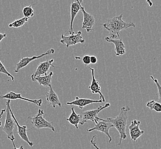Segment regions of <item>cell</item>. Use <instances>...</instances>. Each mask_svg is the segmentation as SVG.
Masks as SVG:
<instances>
[{
  "label": "cell",
  "mask_w": 161,
  "mask_h": 149,
  "mask_svg": "<svg viewBox=\"0 0 161 149\" xmlns=\"http://www.w3.org/2000/svg\"><path fill=\"white\" fill-rule=\"evenodd\" d=\"M104 29L110 33V38L113 39H120V33L123 30L130 28H134L136 25L134 23L126 22L123 20V14L107 19L106 22L102 24Z\"/></svg>",
  "instance_id": "1"
},
{
  "label": "cell",
  "mask_w": 161,
  "mask_h": 149,
  "mask_svg": "<svg viewBox=\"0 0 161 149\" xmlns=\"http://www.w3.org/2000/svg\"><path fill=\"white\" fill-rule=\"evenodd\" d=\"M130 111V108L128 106H123L120 108L119 115L116 117L114 118H107L106 119L107 121L113 124L114 127H115L119 133L118 145H120L123 141L126 140L127 138L126 130L128 119V113Z\"/></svg>",
  "instance_id": "2"
},
{
  "label": "cell",
  "mask_w": 161,
  "mask_h": 149,
  "mask_svg": "<svg viewBox=\"0 0 161 149\" xmlns=\"http://www.w3.org/2000/svg\"><path fill=\"white\" fill-rule=\"evenodd\" d=\"M10 101H11L10 100H7V103H6L7 113H6L5 124L3 128V131L7 134V138L10 140L11 142H14V140L16 139L15 136L14 135V130L16 124L10 113Z\"/></svg>",
  "instance_id": "3"
},
{
  "label": "cell",
  "mask_w": 161,
  "mask_h": 149,
  "mask_svg": "<svg viewBox=\"0 0 161 149\" xmlns=\"http://www.w3.org/2000/svg\"><path fill=\"white\" fill-rule=\"evenodd\" d=\"M44 114V111L40 109L38 111V113L35 117L31 118L29 117L31 123L34 127L37 129H49L53 131L56 132L55 127L53 126V124L51 122H49L44 118L43 115Z\"/></svg>",
  "instance_id": "4"
},
{
  "label": "cell",
  "mask_w": 161,
  "mask_h": 149,
  "mask_svg": "<svg viewBox=\"0 0 161 149\" xmlns=\"http://www.w3.org/2000/svg\"><path fill=\"white\" fill-rule=\"evenodd\" d=\"M96 120H97V123H95V126L93 127L92 129H89L87 130L88 132H92L93 131H98L101 133L105 134L106 135L108 136L109 138L108 143H111L112 142V137L110 135L109 131L110 129L114 127L113 124L107 121L106 119H102L99 117L96 118Z\"/></svg>",
  "instance_id": "5"
},
{
  "label": "cell",
  "mask_w": 161,
  "mask_h": 149,
  "mask_svg": "<svg viewBox=\"0 0 161 149\" xmlns=\"http://www.w3.org/2000/svg\"><path fill=\"white\" fill-rule=\"evenodd\" d=\"M110 106H111L110 103H107L105 104L104 106H98L96 109L86 111H83V112L81 113L80 122L79 124L81 125H84L85 123H86L88 121H90V120L97 123V120H96V118L97 117V115L102 111L105 108L110 107Z\"/></svg>",
  "instance_id": "6"
},
{
  "label": "cell",
  "mask_w": 161,
  "mask_h": 149,
  "mask_svg": "<svg viewBox=\"0 0 161 149\" xmlns=\"http://www.w3.org/2000/svg\"><path fill=\"white\" fill-rule=\"evenodd\" d=\"M82 32L79 31L76 33H72L68 36H65L64 35H61L60 42L62 44H64L67 48L70 46H74L77 44H83L85 42V40L81 36Z\"/></svg>",
  "instance_id": "7"
},
{
  "label": "cell",
  "mask_w": 161,
  "mask_h": 149,
  "mask_svg": "<svg viewBox=\"0 0 161 149\" xmlns=\"http://www.w3.org/2000/svg\"><path fill=\"white\" fill-rule=\"evenodd\" d=\"M55 53V49H54L51 48L50 49L48 50L47 52L45 53H43L42 54L40 55L39 56H33L31 58H28V57H25V58H21V60H19V63H17L16 66V68L14 69V72L16 73H18L20 69H23L26 67L27 65L29 64L30 63L36 60H37L39 58H41L46 56L50 55H52Z\"/></svg>",
  "instance_id": "8"
},
{
  "label": "cell",
  "mask_w": 161,
  "mask_h": 149,
  "mask_svg": "<svg viewBox=\"0 0 161 149\" xmlns=\"http://www.w3.org/2000/svg\"><path fill=\"white\" fill-rule=\"evenodd\" d=\"M0 99H5L10 101H14V100H23V101L30 102L32 103L35 104L38 107H40L42 104V99H30L26 97H22L21 94H17L14 91H10L9 92L7 93L6 95L3 96H0Z\"/></svg>",
  "instance_id": "9"
},
{
  "label": "cell",
  "mask_w": 161,
  "mask_h": 149,
  "mask_svg": "<svg viewBox=\"0 0 161 149\" xmlns=\"http://www.w3.org/2000/svg\"><path fill=\"white\" fill-rule=\"evenodd\" d=\"M81 11L83 15L82 29H86L87 32H91L93 30V27L95 24V19L91 14L87 12L83 6L81 8Z\"/></svg>",
  "instance_id": "10"
},
{
  "label": "cell",
  "mask_w": 161,
  "mask_h": 149,
  "mask_svg": "<svg viewBox=\"0 0 161 149\" xmlns=\"http://www.w3.org/2000/svg\"><path fill=\"white\" fill-rule=\"evenodd\" d=\"M141 121L134 119L129 127V133L131 138V140L134 142H136L137 140L144 134L145 131L140 130L139 126L141 124Z\"/></svg>",
  "instance_id": "11"
},
{
  "label": "cell",
  "mask_w": 161,
  "mask_h": 149,
  "mask_svg": "<svg viewBox=\"0 0 161 149\" xmlns=\"http://www.w3.org/2000/svg\"><path fill=\"white\" fill-rule=\"evenodd\" d=\"M10 113L11 114V116L12 117V118L13 119V120L15 122V124H16L17 126V132L18 134L19 135V136H20V138L22 139V140L25 141V142L27 143L29 146L30 147H33L34 146V143L32 142H31L29 140V138L28 136L27 135V127L25 125L24 126H21L19 124V123L18 122V121L17 120L16 118L15 117V115H14L13 111L12 110V108L11 107H10Z\"/></svg>",
  "instance_id": "12"
},
{
  "label": "cell",
  "mask_w": 161,
  "mask_h": 149,
  "mask_svg": "<svg viewBox=\"0 0 161 149\" xmlns=\"http://www.w3.org/2000/svg\"><path fill=\"white\" fill-rule=\"evenodd\" d=\"M53 62H54V60L51 59V60H48L45 62L40 63L39 66L36 68L35 72L31 74V76L37 77V76H42L44 74L47 75V72L48 71L51 67H54V68H57V67H56L53 64Z\"/></svg>",
  "instance_id": "13"
},
{
  "label": "cell",
  "mask_w": 161,
  "mask_h": 149,
  "mask_svg": "<svg viewBox=\"0 0 161 149\" xmlns=\"http://www.w3.org/2000/svg\"><path fill=\"white\" fill-rule=\"evenodd\" d=\"M103 101L101 99L99 100H93L91 99L86 98H80L78 97H76L74 101L67 102V104L68 106H76L79 107L81 110H83L84 107L93 103H102Z\"/></svg>",
  "instance_id": "14"
},
{
  "label": "cell",
  "mask_w": 161,
  "mask_h": 149,
  "mask_svg": "<svg viewBox=\"0 0 161 149\" xmlns=\"http://www.w3.org/2000/svg\"><path fill=\"white\" fill-rule=\"evenodd\" d=\"M83 1H74L71 4V21H70V25L68 30V33L69 35L74 33L73 29V24L74 21L78 13L81 10V8L82 7L81 3Z\"/></svg>",
  "instance_id": "15"
},
{
  "label": "cell",
  "mask_w": 161,
  "mask_h": 149,
  "mask_svg": "<svg viewBox=\"0 0 161 149\" xmlns=\"http://www.w3.org/2000/svg\"><path fill=\"white\" fill-rule=\"evenodd\" d=\"M107 42L113 43L115 46V53L116 56H122L126 53V46L121 39H113L109 36L105 37Z\"/></svg>",
  "instance_id": "16"
},
{
  "label": "cell",
  "mask_w": 161,
  "mask_h": 149,
  "mask_svg": "<svg viewBox=\"0 0 161 149\" xmlns=\"http://www.w3.org/2000/svg\"><path fill=\"white\" fill-rule=\"evenodd\" d=\"M89 69H90L91 71V74H92V81L91 83L90 86L88 87L90 89L91 91L92 94H99L100 95V99L103 101V103L106 102L105 98L104 97V95L102 93L101 91V86L99 83V81L97 80L95 76V69L89 67Z\"/></svg>",
  "instance_id": "17"
},
{
  "label": "cell",
  "mask_w": 161,
  "mask_h": 149,
  "mask_svg": "<svg viewBox=\"0 0 161 149\" xmlns=\"http://www.w3.org/2000/svg\"><path fill=\"white\" fill-rule=\"evenodd\" d=\"M46 100L49 103L52 105L53 107L55 108L56 106L58 107H61V103L59 100V98L58 95L56 94L55 91L52 87V85L49 86V90L45 93Z\"/></svg>",
  "instance_id": "18"
},
{
  "label": "cell",
  "mask_w": 161,
  "mask_h": 149,
  "mask_svg": "<svg viewBox=\"0 0 161 149\" xmlns=\"http://www.w3.org/2000/svg\"><path fill=\"white\" fill-rule=\"evenodd\" d=\"M53 75V72H50L48 74L44 76H40L37 77L31 76V79L34 82H37L39 84L44 87H49L51 85L52 76Z\"/></svg>",
  "instance_id": "19"
},
{
  "label": "cell",
  "mask_w": 161,
  "mask_h": 149,
  "mask_svg": "<svg viewBox=\"0 0 161 149\" xmlns=\"http://www.w3.org/2000/svg\"><path fill=\"white\" fill-rule=\"evenodd\" d=\"M80 114L76 113L75 111L74 107L71 106V113L69 117L66 119L72 125H74L76 129H79V124L80 122Z\"/></svg>",
  "instance_id": "20"
},
{
  "label": "cell",
  "mask_w": 161,
  "mask_h": 149,
  "mask_svg": "<svg viewBox=\"0 0 161 149\" xmlns=\"http://www.w3.org/2000/svg\"><path fill=\"white\" fill-rule=\"evenodd\" d=\"M146 107L152 111H155L157 113H161V104L155 101H150L146 104Z\"/></svg>",
  "instance_id": "21"
},
{
  "label": "cell",
  "mask_w": 161,
  "mask_h": 149,
  "mask_svg": "<svg viewBox=\"0 0 161 149\" xmlns=\"http://www.w3.org/2000/svg\"><path fill=\"white\" fill-rule=\"evenodd\" d=\"M28 19L25 18V17H23L19 19H16L14 21H13L12 23H10L9 24V28H19L21 26H24L26 23L28 22Z\"/></svg>",
  "instance_id": "22"
},
{
  "label": "cell",
  "mask_w": 161,
  "mask_h": 149,
  "mask_svg": "<svg viewBox=\"0 0 161 149\" xmlns=\"http://www.w3.org/2000/svg\"><path fill=\"white\" fill-rule=\"evenodd\" d=\"M33 3L30 5L28 7H26L24 8L23 9V13L24 16L25 18L29 19V18L32 17L35 14L34 10L33 9Z\"/></svg>",
  "instance_id": "23"
},
{
  "label": "cell",
  "mask_w": 161,
  "mask_h": 149,
  "mask_svg": "<svg viewBox=\"0 0 161 149\" xmlns=\"http://www.w3.org/2000/svg\"><path fill=\"white\" fill-rule=\"evenodd\" d=\"M0 73L6 74L11 79L12 81H14V77L13 76L12 74H10L9 72L8 71L7 68L5 67V65H3V63L1 62V60H0Z\"/></svg>",
  "instance_id": "24"
},
{
  "label": "cell",
  "mask_w": 161,
  "mask_h": 149,
  "mask_svg": "<svg viewBox=\"0 0 161 149\" xmlns=\"http://www.w3.org/2000/svg\"><path fill=\"white\" fill-rule=\"evenodd\" d=\"M150 78L152 79V80L154 81L155 84H156V86L157 87L158 89V103L161 104V86L160 84L159 83V81L158 80L156 79V78H154L153 76H150Z\"/></svg>",
  "instance_id": "25"
},
{
  "label": "cell",
  "mask_w": 161,
  "mask_h": 149,
  "mask_svg": "<svg viewBox=\"0 0 161 149\" xmlns=\"http://www.w3.org/2000/svg\"><path fill=\"white\" fill-rule=\"evenodd\" d=\"M81 60H82L83 63H84L85 66H88V65H90L91 64L90 56L84 55L81 58Z\"/></svg>",
  "instance_id": "26"
},
{
  "label": "cell",
  "mask_w": 161,
  "mask_h": 149,
  "mask_svg": "<svg viewBox=\"0 0 161 149\" xmlns=\"http://www.w3.org/2000/svg\"><path fill=\"white\" fill-rule=\"evenodd\" d=\"M97 135H93L91 139L90 143L92 144V145L96 149H100L99 147L97 146Z\"/></svg>",
  "instance_id": "27"
},
{
  "label": "cell",
  "mask_w": 161,
  "mask_h": 149,
  "mask_svg": "<svg viewBox=\"0 0 161 149\" xmlns=\"http://www.w3.org/2000/svg\"><path fill=\"white\" fill-rule=\"evenodd\" d=\"M91 63L92 64H95L97 62V58L95 56H90Z\"/></svg>",
  "instance_id": "28"
},
{
  "label": "cell",
  "mask_w": 161,
  "mask_h": 149,
  "mask_svg": "<svg viewBox=\"0 0 161 149\" xmlns=\"http://www.w3.org/2000/svg\"><path fill=\"white\" fill-rule=\"evenodd\" d=\"M5 112H6V109H3L1 110V113H0V119H1L2 117L3 116V113H5ZM1 126H2V122L0 120V128H1Z\"/></svg>",
  "instance_id": "29"
},
{
  "label": "cell",
  "mask_w": 161,
  "mask_h": 149,
  "mask_svg": "<svg viewBox=\"0 0 161 149\" xmlns=\"http://www.w3.org/2000/svg\"><path fill=\"white\" fill-rule=\"evenodd\" d=\"M7 33H0V42H1V41L7 37Z\"/></svg>",
  "instance_id": "30"
},
{
  "label": "cell",
  "mask_w": 161,
  "mask_h": 149,
  "mask_svg": "<svg viewBox=\"0 0 161 149\" xmlns=\"http://www.w3.org/2000/svg\"><path fill=\"white\" fill-rule=\"evenodd\" d=\"M12 144H13V149H24V146H23V145H21V146H20L19 148H17L16 146V144H15L14 142H12Z\"/></svg>",
  "instance_id": "31"
},
{
  "label": "cell",
  "mask_w": 161,
  "mask_h": 149,
  "mask_svg": "<svg viewBox=\"0 0 161 149\" xmlns=\"http://www.w3.org/2000/svg\"><path fill=\"white\" fill-rule=\"evenodd\" d=\"M147 3H148V4H149V6L150 7H151L153 6V3H152V1H146Z\"/></svg>",
  "instance_id": "32"
},
{
  "label": "cell",
  "mask_w": 161,
  "mask_h": 149,
  "mask_svg": "<svg viewBox=\"0 0 161 149\" xmlns=\"http://www.w3.org/2000/svg\"></svg>",
  "instance_id": "33"
}]
</instances>
